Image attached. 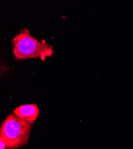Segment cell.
I'll return each mask as SVG.
<instances>
[{
    "label": "cell",
    "instance_id": "1",
    "mask_svg": "<svg viewBox=\"0 0 133 149\" xmlns=\"http://www.w3.org/2000/svg\"><path fill=\"white\" fill-rule=\"evenodd\" d=\"M13 53L16 60L30 58L44 59L53 54V47L32 36L28 30H22L12 40Z\"/></svg>",
    "mask_w": 133,
    "mask_h": 149
},
{
    "label": "cell",
    "instance_id": "2",
    "mask_svg": "<svg viewBox=\"0 0 133 149\" xmlns=\"http://www.w3.org/2000/svg\"><path fill=\"white\" fill-rule=\"evenodd\" d=\"M31 125L15 115L10 114L1 124L0 139L8 149H17L28 144L31 131Z\"/></svg>",
    "mask_w": 133,
    "mask_h": 149
},
{
    "label": "cell",
    "instance_id": "3",
    "mask_svg": "<svg viewBox=\"0 0 133 149\" xmlns=\"http://www.w3.org/2000/svg\"><path fill=\"white\" fill-rule=\"evenodd\" d=\"M13 113L32 125L38 118L40 109L36 104H23L16 107Z\"/></svg>",
    "mask_w": 133,
    "mask_h": 149
},
{
    "label": "cell",
    "instance_id": "4",
    "mask_svg": "<svg viewBox=\"0 0 133 149\" xmlns=\"http://www.w3.org/2000/svg\"><path fill=\"white\" fill-rule=\"evenodd\" d=\"M7 148L6 144L3 141V140L0 139V149H6Z\"/></svg>",
    "mask_w": 133,
    "mask_h": 149
}]
</instances>
